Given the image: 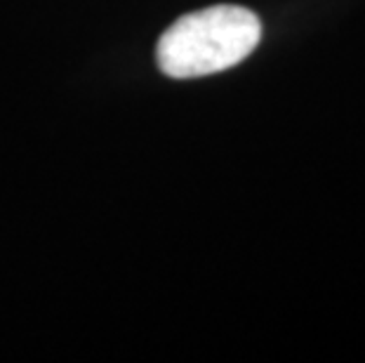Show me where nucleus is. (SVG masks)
<instances>
[{"label": "nucleus", "mask_w": 365, "mask_h": 363, "mask_svg": "<svg viewBox=\"0 0 365 363\" xmlns=\"http://www.w3.org/2000/svg\"><path fill=\"white\" fill-rule=\"evenodd\" d=\"M262 24L238 5L184 14L158 41V66L170 78H200L240 64L257 48Z\"/></svg>", "instance_id": "obj_1"}]
</instances>
